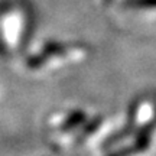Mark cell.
Here are the masks:
<instances>
[{"instance_id":"7a4b0ae2","label":"cell","mask_w":156,"mask_h":156,"mask_svg":"<svg viewBox=\"0 0 156 156\" xmlns=\"http://www.w3.org/2000/svg\"><path fill=\"white\" fill-rule=\"evenodd\" d=\"M147 143H149V137H137V140H136V143L133 146L123 147L122 151L114 152L110 156H132L134 153H139V152L145 151L146 147H147Z\"/></svg>"},{"instance_id":"5b68a950","label":"cell","mask_w":156,"mask_h":156,"mask_svg":"<svg viewBox=\"0 0 156 156\" xmlns=\"http://www.w3.org/2000/svg\"><path fill=\"white\" fill-rule=\"evenodd\" d=\"M113 0H104V3H106V5H108V3H112Z\"/></svg>"},{"instance_id":"3957f363","label":"cell","mask_w":156,"mask_h":156,"mask_svg":"<svg viewBox=\"0 0 156 156\" xmlns=\"http://www.w3.org/2000/svg\"><path fill=\"white\" fill-rule=\"evenodd\" d=\"M123 7L124 9H136V10L156 9V0H124Z\"/></svg>"},{"instance_id":"6da1fadb","label":"cell","mask_w":156,"mask_h":156,"mask_svg":"<svg viewBox=\"0 0 156 156\" xmlns=\"http://www.w3.org/2000/svg\"><path fill=\"white\" fill-rule=\"evenodd\" d=\"M65 52V46L62 44H58V42H49V44L45 45V48L38 55L30 56L28 59V67L29 68H38L41 65H44L45 62L48 61L49 58L55 55H61Z\"/></svg>"},{"instance_id":"277c9868","label":"cell","mask_w":156,"mask_h":156,"mask_svg":"<svg viewBox=\"0 0 156 156\" xmlns=\"http://www.w3.org/2000/svg\"><path fill=\"white\" fill-rule=\"evenodd\" d=\"M84 119H85V114H84L83 112H75L74 114H71V117L67 120V123L65 124H62V130H71V129H74L75 126H78L80 123L83 122Z\"/></svg>"}]
</instances>
